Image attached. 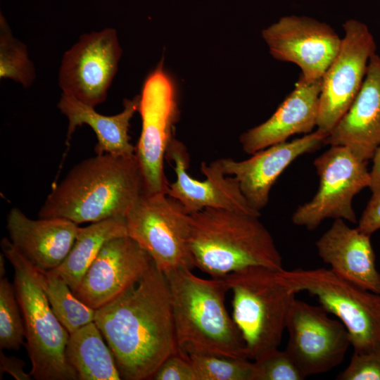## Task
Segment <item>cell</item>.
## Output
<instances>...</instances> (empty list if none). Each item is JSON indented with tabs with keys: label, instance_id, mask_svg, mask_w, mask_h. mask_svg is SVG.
I'll list each match as a JSON object with an SVG mask.
<instances>
[{
	"label": "cell",
	"instance_id": "cell-1",
	"mask_svg": "<svg viewBox=\"0 0 380 380\" xmlns=\"http://www.w3.org/2000/svg\"><path fill=\"white\" fill-rule=\"evenodd\" d=\"M94 322L122 379H152L169 356L180 353L168 283L153 262L136 284L96 310Z\"/></svg>",
	"mask_w": 380,
	"mask_h": 380
},
{
	"label": "cell",
	"instance_id": "cell-2",
	"mask_svg": "<svg viewBox=\"0 0 380 380\" xmlns=\"http://www.w3.org/2000/svg\"><path fill=\"white\" fill-rule=\"evenodd\" d=\"M144 192L136 154H96L75 165L54 186L38 216L63 218L77 224L125 217Z\"/></svg>",
	"mask_w": 380,
	"mask_h": 380
},
{
	"label": "cell",
	"instance_id": "cell-3",
	"mask_svg": "<svg viewBox=\"0 0 380 380\" xmlns=\"http://www.w3.org/2000/svg\"><path fill=\"white\" fill-rule=\"evenodd\" d=\"M191 270L165 274L179 352L247 358L241 335L226 308L225 281L222 277L203 279Z\"/></svg>",
	"mask_w": 380,
	"mask_h": 380
},
{
	"label": "cell",
	"instance_id": "cell-4",
	"mask_svg": "<svg viewBox=\"0 0 380 380\" xmlns=\"http://www.w3.org/2000/svg\"><path fill=\"white\" fill-rule=\"evenodd\" d=\"M191 217L189 247L194 266L211 277L251 267L284 269L281 254L259 216L207 208Z\"/></svg>",
	"mask_w": 380,
	"mask_h": 380
},
{
	"label": "cell",
	"instance_id": "cell-5",
	"mask_svg": "<svg viewBox=\"0 0 380 380\" xmlns=\"http://www.w3.org/2000/svg\"><path fill=\"white\" fill-rule=\"evenodd\" d=\"M1 248L13 270V286L24 321L30 374L37 380H78L65 357L70 334L54 315L44 287V272L4 237Z\"/></svg>",
	"mask_w": 380,
	"mask_h": 380
},
{
	"label": "cell",
	"instance_id": "cell-6",
	"mask_svg": "<svg viewBox=\"0 0 380 380\" xmlns=\"http://www.w3.org/2000/svg\"><path fill=\"white\" fill-rule=\"evenodd\" d=\"M277 271L251 267L222 277L232 294V317L252 361L278 349L296 299L297 293Z\"/></svg>",
	"mask_w": 380,
	"mask_h": 380
},
{
	"label": "cell",
	"instance_id": "cell-7",
	"mask_svg": "<svg viewBox=\"0 0 380 380\" xmlns=\"http://www.w3.org/2000/svg\"><path fill=\"white\" fill-rule=\"evenodd\" d=\"M281 280L296 293L317 297L321 306L346 327L354 353L380 350V294L357 286L330 269L277 271Z\"/></svg>",
	"mask_w": 380,
	"mask_h": 380
},
{
	"label": "cell",
	"instance_id": "cell-8",
	"mask_svg": "<svg viewBox=\"0 0 380 380\" xmlns=\"http://www.w3.org/2000/svg\"><path fill=\"white\" fill-rule=\"evenodd\" d=\"M191 214L165 192H144L125 216L127 236L164 274L195 267L189 247Z\"/></svg>",
	"mask_w": 380,
	"mask_h": 380
},
{
	"label": "cell",
	"instance_id": "cell-9",
	"mask_svg": "<svg viewBox=\"0 0 380 380\" xmlns=\"http://www.w3.org/2000/svg\"><path fill=\"white\" fill-rule=\"evenodd\" d=\"M319 187L313 198L299 205L292 222L312 231L327 219H341L357 223L352 202L355 195L370 183L367 161L343 146H331L313 163Z\"/></svg>",
	"mask_w": 380,
	"mask_h": 380
},
{
	"label": "cell",
	"instance_id": "cell-10",
	"mask_svg": "<svg viewBox=\"0 0 380 380\" xmlns=\"http://www.w3.org/2000/svg\"><path fill=\"white\" fill-rule=\"evenodd\" d=\"M138 111L141 131L135 146L144 185V192H165L169 184L164 172V160L174 137L179 110L176 89L162 64L144 81Z\"/></svg>",
	"mask_w": 380,
	"mask_h": 380
},
{
	"label": "cell",
	"instance_id": "cell-11",
	"mask_svg": "<svg viewBox=\"0 0 380 380\" xmlns=\"http://www.w3.org/2000/svg\"><path fill=\"white\" fill-rule=\"evenodd\" d=\"M343 28L340 49L322 78L317 129L327 135L353 103L376 49L365 23L350 19Z\"/></svg>",
	"mask_w": 380,
	"mask_h": 380
},
{
	"label": "cell",
	"instance_id": "cell-12",
	"mask_svg": "<svg viewBox=\"0 0 380 380\" xmlns=\"http://www.w3.org/2000/svg\"><path fill=\"white\" fill-rule=\"evenodd\" d=\"M121 56L115 29L107 27L82 34L63 56L58 71L63 94L94 108L103 103Z\"/></svg>",
	"mask_w": 380,
	"mask_h": 380
},
{
	"label": "cell",
	"instance_id": "cell-13",
	"mask_svg": "<svg viewBox=\"0 0 380 380\" xmlns=\"http://www.w3.org/2000/svg\"><path fill=\"white\" fill-rule=\"evenodd\" d=\"M286 329L285 348L305 377L322 374L342 363L350 344L349 334L338 319L322 306L294 300Z\"/></svg>",
	"mask_w": 380,
	"mask_h": 380
},
{
	"label": "cell",
	"instance_id": "cell-14",
	"mask_svg": "<svg viewBox=\"0 0 380 380\" xmlns=\"http://www.w3.org/2000/svg\"><path fill=\"white\" fill-rule=\"evenodd\" d=\"M262 35L273 58L298 65L300 76L308 82L323 77L341 44L329 25L303 15L281 17Z\"/></svg>",
	"mask_w": 380,
	"mask_h": 380
},
{
	"label": "cell",
	"instance_id": "cell-15",
	"mask_svg": "<svg viewBox=\"0 0 380 380\" xmlns=\"http://www.w3.org/2000/svg\"><path fill=\"white\" fill-rule=\"evenodd\" d=\"M165 159L174 163L176 179L168 184L166 194L178 201L190 214L207 209H224L260 216L241 193L236 180L226 175L217 160L202 163L205 178H193L188 172L189 154L184 144L174 137L166 151Z\"/></svg>",
	"mask_w": 380,
	"mask_h": 380
},
{
	"label": "cell",
	"instance_id": "cell-16",
	"mask_svg": "<svg viewBox=\"0 0 380 380\" xmlns=\"http://www.w3.org/2000/svg\"><path fill=\"white\" fill-rule=\"evenodd\" d=\"M152 262L127 235L112 239L103 246L74 293L96 310L136 284Z\"/></svg>",
	"mask_w": 380,
	"mask_h": 380
},
{
	"label": "cell",
	"instance_id": "cell-17",
	"mask_svg": "<svg viewBox=\"0 0 380 380\" xmlns=\"http://www.w3.org/2000/svg\"><path fill=\"white\" fill-rule=\"evenodd\" d=\"M327 135L316 129L291 141L262 149L246 160L217 159L226 175L233 177L249 205L260 212L269 202L271 189L278 177L296 158L324 144Z\"/></svg>",
	"mask_w": 380,
	"mask_h": 380
},
{
	"label": "cell",
	"instance_id": "cell-18",
	"mask_svg": "<svg viewBox=\"0 0 380 380\" xmlns=\"http://www.w3.org/2000/svg\"><path fill=\"white\" fill-rule=\"evenodd\" d=\"M6 228L15 248L42 272L53 270L63 262L80 229L63 218L32 220L18 208L8 212Z\"/></svg>",
	"mask_w": 380,
	"mask_h": 380
},
{
	"label": "cell",
	"instance_id": "cell-19",
	"mask_svg": "<svg viewBox=\"0 0 380 380\" xmlns=\"http://www.w3.org/2000/svg\"><path fill=\"white\" fill-rule=\"evenodd\" d=\"M324 144L346 146L366 161L372 158L380 146V56L376 53L369 59L353 103L327 135Z\"/></svg>",
	"mask_w": 380,
	"mask_h": 380
},
{
	"label": "cell",
	"instance_id": "cell-20",
	"mask_svg": "<svg viewBox=\"0 0 380 380\" xmlns=\"http://www.w3.org/2000/svg\"><path fill=\"white\" fill-rule=\"evenodd\" d=\"M321 87L322 79L308 82L300 76L273 115L241 135L244 152L252 155L294 134L311 133L317 127Z\"/></svg>",
	"mask_w": 380,
	"mask_h": 380
},
{
	"label": "cell",
	"instance_id": "cell-21",
	"mask_svg": "<svg viewBox=\"0 0 380 380\" xmlns=\"http://www.w3.org/2000/svg\"><path fill=\"white\" fill-rule=\"evenodd\" d=\"M370 235L345 220H334L315 243L317 253L340 277L363 289L380 294V273Z\"/></svg>",
	"mask_w": 380,
	"mask_h": 380
},
{
	"label": "cell",
	"instance_id": "cell-22",
	"mask_svg": "<svg viewBox=\"0 0 380 380\" xmlns=\"http://www.w3.org/2000/svg\"><path fill=\"white\" fill-rule=\"evenodd\" d=\"M139 99L140 95L132 99H125L123 101V110L120 113L105 115L97 113L94 107L62 93L58 108L68 120L66 144H68L78 127L87 125L97 138L95 146L96 154H135L136 148L130 143L128 133L130 120L138 111Z\"/></svg>",
	"mask_w": 380,
	"mask_h": 380
},
{
	"label": "cell",
	"instance_id": "cell-23",
	"mask_svg": "<svg viewBox=\"0 0 380 380\" xmlns=\"http://www.w3.org/2000/svg\"><path fill=\"white\" fill-rule=\"evenodd\" d=\"M65 357L78 380L122 379L113 353L94 321L70 334Z\"/></svg>",
	"mask_w": 380,
	"mask_h": 380
},
{
	"label": "cell",
	"instance_id": "cell-24",
	"mask_svg": "<svg viewBox=\"0 0 380 380\" xmlns=\"http://www.w3.org/2000/svg\"><path fill=\"white\" fill-rule=\"evenodd\" d=\"M126 235L125 217H112L80 227L68 255L53 271L75 292L103 246L112 239Z\"/></svg>",
	"mask_w": 380,
	"mask_h": 380
},
{
	"label": "cell",
	"instance_id": "cell-25",
	"mask_svg": "<svg viewBox=\"0 0 380 380\" xmlns=\"http://www.w3.org/2000/svg\"><path fill=\"white\" fill-rule=\"evenodd\" d=\"M44 287L54 315L69 334L94 321L96 310L80 300L53 270L44 272Z\"/></svg>",
	"mask_w": 380,
	"mask_h": 380
},
{
	"label": "cell",
	"instance_id": "cell-26",
	"mask_svg": "<svg viewBox=\"0 0 380 380\" xmlns=\"http://www.w3.org/2000/svg\"><path fill=\"white\" fill-rule=\"evenodd\" d=\"M36 77L26 45L15 38L4 17L0 14V78L10 79L30 87Z\"/></svg>",
	"mask_w": 380,
	"mask_h": 380
},
{
	"label": "cell",
	"instance_id": "cell-27",
	"mask_svg": "<svg viewBox=\"0 0 380 380\" xmlns=\"http://www.w3.org/2000/svg\"><path fill=\"white\" fill-rule=\"evenodd\" d=\"M189 357L196 380H253L254 363L247 358L206 353Z\"/></svg>",
	"mask_w": 380,
	"mask_h": 380
},
{
	"label": "cell",
	"instance_id": "cell-28",
	"mask_svg": "<svg viewBox=\"0 0 380 380\" xmlns=\"http://www.w3.org/2000/svg\"><path fill=\"white\" fill-rule=\"evenodd\" d=\"M25 330L14 286L3 277L0 281V347L18 350L24 345Z\"/></svg>",
	"mask_w": 380,
	"mask_h": 380
},
{
	"label": "cell",
	"instance_id": "cell-29",
	"mask_svg": "<svg viewBox=\"0 0 380 380\" xmlns=\"http://www.w3.org/2000/svg\"><path fill=\"white\" fill-rule=\"evenodd\" d=\"M253 363V380H303L306 378L286 350L276 349Z\"/></svg>",
	"mask_w": 380,
	"mask_h": 380
},
{
	"label": "cell",
	"instance_id": "cell-30",
	"mask_svg": "<svg viewBox=\"0 0 380 380\" xmlns=\"http://www.w3.org/2000/svg\"><path fill=\"white\" fill-rule=\"evenodd\" d=\"M338 380H380V350L354 353L346 368L337 376Z\"/></svg>",
	"mask_w": 380,
	"mask_h": 380
},
{
	"label": "cell",
	"instance_id": "cell-31",
	"mask_svg": "<svg viewBox=\"0 0 380 380\" xmlns=\"http://www.w3.org/2000/svg\"><path fill=\"white\" fill-rule=\"evenodd\" d=\"M154 380H196L188 355L177 353L169 356L152 377Z\"/></svg>",
	"mask_w": 380,
	"mask_h": 380
},
{
	"label": "cell",
	"instance_id": "cell-32",
	"mask_svg": "<svg viewBox=\"0 0 380 380\" xmlns=\"http://www.w3.org/2000/svg\"><path fill=\"white\" fill-rule=\"evenodd\" d=\"M357 227L370 236L380 229V191L372 192Z\"/></svg>",
	"mask_w": 380,
	"mask_h": 380
},
{
	"label": "cell",
	"instance_id": "cell-33",
	"mask_svg": "<svg viewBox=\"0 0 380 380\" xmlns=\"http://www.w3.org/2000/svg\"><path fill=\"white\" fill-rule=\"evenodd\" d=\"M25 362L15 356H6L2 349L0 351V372L7 373L15 380H31L33 379L31 374L24 371Z\"/></svg>",
	"mask_w": 380,
	"mask_h": 380
},
{
	"label": "cell",
	"instance_id": "cell-34",
	"mask_svg": "<svg viewBox=\"0 0 380 380\" xmlns=\"http://www.w3.org/2000/svg\"><path fill=\"white\" fill-rule=\"evenodd\" d=\"M373 165L370 175V183L369 188L372 193L380 191V146L376 150L373 157Z\"/></svg>",
	"mask_w": 380,
	"mask_h": 380
},
{
	"label": "cell",
	"instance_id": "cell-35",
	"mask_svg": "<svg viewBox=\"0 0 380 380\" xmlns=\"http://www.w3.org/2000/svg\"><path fill=\"white\" fill-rule=\"evenodd\" d=\"M5 255L3 253L0 255V276L1 279L5 276Z\"/></svg>",
	"mask_w": 380,
	"mask_h": 380
},
{
	"label": "cell",
	"instance_id": "cell-36",
	"mask_svg": "<svg viewBox=\"0 0 380 380\" xmlns=\"http://www.w3.org/2000/svg\"><path fill=\"white\" fill-rule=\"evenodd\" d=\"M379 56H380V55H379Z\"/></svg>",
	"mask_w": 380,
	"mask_h": 380
}]
</instances>
